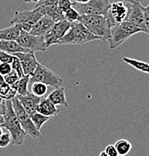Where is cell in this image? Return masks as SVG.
I'll return each mask as SVG.
<instances>
[{
    "label": "cell",
    "instance_id": "cell-1",
    "mask_svg": "<svg viewBox=\"0 0 149 156\" xmlns=\"http://www.w3.org/2000/svg\"><path fill=\"white\" fill-rule=\"evenodd\" d=\"M6 109L3 116V121L1 126L5 128L10 133L11 136V144L14 145L21 146L23 144L26 133L23 129L19 122L18 118L14 112L11 100L5 101Z\"/></svg>",
    "mask_w": 149,
    "mask_h": 156
},
{
    "label": "cell",
    "instance_id": "cell-2",
    "mask_svg": "<svg viewBox=\"0 0 149 156\" xmlns=\"http://www.w3.org/2000/svg\"><path fill=\"white\" fill-rule=\"evenodd\" d=\"M92 34L100 38V41H108L111 35L112 26L103 15H80V20Z\"/></svg>",
    "mask_w": 149,
    "mask_h": 156
},
{
    "label": "cell",
    "instance_id": "cell-3",
    "mask_svg": "<svg viewBox=\"0 0 149 156\" xmlns=\"http://www.w3.org/2000/svg\"><path fill=\"white\" fill-rule=\"evenodd\" d=\"M100 40L88 30L80 22L74 23L71 29L63 38H61L56 44L59 45H82L93 41Z\"/></svg>",
    "mask_w": 149,
    "mask_h": 156
},
{
    "label": "cell",
    "instance_id": "cell-4",
    "mask_svg": "<svg viewBox=\"0 0 149 156\" xmlns=\"http://www.w3.org/2000/svg\"><path fill=\"white\" fill-rule=\"evenodd\" d=\"M139 32H142V31L127 21L113 27L111 28L110 38L108 40L109 48L111 50L118 48L127 39Z\"/></svg>",
    "mask_w": 149,
    "mask_h": 156
},
{
    "label": "cell",
    "instance_id": "cell-5",
    "mask_svg": "<svg viewBox=\"0 0 149 156\" xmlns=\"http://www.w3.org/2000/svg\"><path fill=\"white\" fill-rule=\"evenodd\" d=\"M131 5L132 2L124 0H116L112 3L107 13L105 15L112 27L127 20Z\"/></svg>",
    "mask_w": 149,
    "mask_h": 156
},
{
    "label": "cell",
    "instance_id": "cell-6",
    "mask_svg": "<svg viewBox=\"0 0 149 156\" xmlns=\"http://www.w3.org/2000/svg\"><path fill=\"white\" fill-rule=\"evenodd\" d=\"M35 82L42 83L53 88H58L63 85V80L58 74L40 63H38L35 71L30 76L29 84Z\"/></svg>",
    "mask_w": 149,
    "mask_h": 156
},
{
    "label": "cell",
    "instance_id": "cell-7",
    "mask_svg": "<svg viewBox=\"0 0 149 156\" xmlns=\"http://www.w3.org/2000/svg\"><path fill=\"white\" fill-rule=\"evenodd\" d=\"M11 101H12L13 108H14V112H15L17 118H18L21 127L24 130V131L26 133L27 135H29L35 139L40 138V135H41L40 131L37 130V128L34 126L33 122L31 119V116L26 113L17 97L16 96L14 98L11 100Z\"/></svg>",
    "mask_w": 149,
    "mask_h": 156
},
{
    "label": "cell",
    "instance_id": "cell-8",
    "mask_svg": "<svg viewBox=\"0 0 149 156\" xmlns=\"http://www.w3.org/2000/svg\"><path fill=\"white\" fill-rule=\"evenodd\" d=\"M110 5L109 0H90L85 4H79L74 2L72 7L77 10L80 15L105 16Z\"/></svg>",
    "mask_w": 149,
    "mask_h": 156
},
{
    "label": "cell",
    "instance_id": "cell-9",
    "mask_svg": "<svg viewBox=\"0 0 149 156\" xmlns=\"http://www.w3.org/2000/svg\"><path fill=\"white\" fill-rule=\"evenodd\" d=\"M43 16L39 7L35 8V9L32 11H16L14 12V17L11 20V23L18 24L22 29L29 32L37 21Z\"/></svg>",
    "mask_w": 149,
    "mask_h": 156
},
{
    "label": "cell",
    "instance_id": "cell-10",
    "mask_svg": "<svg viewBox=\"0 0 149 156\" xmlns=\"http://www.w3.org/2000/svg\"><path fill=\"white\" fill-rule=\"evenodd\" d=\"M17 41L23 48L28 49L34 53L36 51L44 52L48 49L44 42L43 36L34 35L23 29H21Z\"/></svg>",
    "mask_w": 149,
    "mask_h": 156
},
{
    "label": "cell",
    "instance_id": "cell-11",
    "mask_svg": "<svg viewBox=\"0 0 149 156\" xmlns=\"http://www.w3.org/2000/svg\"><path fill=\"white\" fill-rule=\"evenodd\" d=\"M73 23L63 19L55 23L51 29L43 35V39L47 48L53 44H56L61 38L66 35Z\"/></svg>",
    "mask_w": 149,
    "mask_h": 156
},
{
    "label": "cell",
    "instance_id": "cell-12",
    "mask_svg": "<svg viewBox=\"0 0 149 156\" xmlns=\"http://www.w3.org/2000/svg\"><path fill=\"white\" fill-rule=\"evenodd\" d=\"M144 11L145 7L142 5L141 2H132L130 11L126 21L140 29L142 32L149 35L148 30L145 27Z\"/></svg>",
    "mask_w": 149,
    "mask_h": 156
},
{
    "label": "cell",
    "instance_id": "cell-13",
    "mask_svg": "<svg viewBox=\"0 0 149 156\" xmlns=\"http://www.w3.org/2000/svg\"><path fill=\"white\" fill-rule=\"evenodd\" d=\"M12 55H14L20 59L23 71L25 75H32L39 63L37 61L34 52L16 53Z\"/></svg>",
    "mask_w": 149,
    "mask_h": 156
},
{
    "label": "cell",
    "instance_id": "cell-14",
    "mask_svg": "<svg viewBox=\"0 0 149 156\" xmlns=\"http://www.w3.org/2000/svg\"><path fill=\"white\" fill-rule=\"evenodd\" d=\"M17 97L20 101L22 106L29 116L37 112V109L42 99V97L36 96L30 92L26 95H17Z\"/></svg>",
    "mask_w": 149,
    "mask_h": 156
},
{
    "label": "cell",
    "instance_id": "cell-15",
    "mask_svg": "<svg viewBox=\"0 0 149 156\" xmlns=\"http://www.w3.org/2000/svg\"><path fill=\"white\" fill-rule=\"evenodd\" d=\"M55 21L47 16H43L38 20L30 30V33L37 36H43L55 24Z\"/></svg>",
    "mask_w": 149,
    "mask_h": 156
},
{
    "label": "cell",
    "instance_id": "cell-16",
    "mask_svg": "<svg viewBox=\"0 0 149 156\" xmlns=\"http://www.w3.org/2000/svg\"><path fill=\"white\" fill-rule=\"evenodd\" d=\"M37 112L41 113L47 116H54L60 113V109L56 107V105L52 103L47 98H42L39 105H38Z\"/></svg>",
    "mask_w": 149,
    "mask_h": 156
},
{
    "label": "cell",
    "instance_id": "cell-17",
    "mask_svg": "<svg viewBox=\"0 0 149 156\" xmlns=\"http://www.w3.org/2000/svg\"><path fill=\"white\" fill-rule=\"evenodd\" d=\"M0 50L6 52L10 54L16 53H28L32 52L26 48H23L17 41H3L0 40Z\"/></svg>",
    "mask_w": 149,
    "mask_h": 156
},
{
    "label": "cell",
    "instance_id": "cell-18",
    "mask_svg": "<svg viewBox=\"0 0 149 156\" xmlns=\"http://www.w3.org/2000/svg\"><path fill=\"white\" fill-rule=\"evenodd\" d=\"M47 98L55 105H61L66 107H68L65 96V89L61 86L58 88H55L54 90L52 91Z\"/></svg>",
    "mask_w": 149,
    "mask_h": 156
},
{
    "label": "cell",
    "instance_id": "cell-19",
    "mask_svg": "<svg viewBox=\"0 0 149 156\" xmlns=\"http://www.w3.org/2000/svg\"><path fill=\"white\" fill-rule=\"evenodd\" d=\"M21 27L18 24H14L11 27L0 29V40L17 41L21 32Z\"/></svg>",
    "mask_w": 149,
    "mask_h": 156
},
{
    "label": "cell",
    "instance_id": "cell-20",
    "mask_svg": "<svg viewBox=\"0 0 149 156\" xmlns=\"http://www.w3.org/2000/svg\"><path fill=\"white\" fill-rule=\"evenodd\" d=\"M123 61L128 66L135 68L137 71L149 74V63L128 57H124L123 58Z\"/></svg>",
    "mask_w": 149,
    "mask_h": 156
},
{
    "label": "cell",
    "instance_id": "cell-21",
    "mask_svg": "<svg viewBox=\"0 0 149 156\" xmlns=\"http://www.w3.org/2000/svg\"><path fill=\"white\" fill-rule=\"evenodd\" d=\"M29 80L30 75H24L23 77L20 78V80L14 86H11V87L15 88L18 95H26L29 93L28 89Z\"/></svg>",
    "mask_w": 149,
    "mask_h": 156
},
{
    "label": "cell",
    "instance_id": "cell-22",
    "mask_svg": "<svg viewBox=\"0 0 149 156\" xmlns=\"http://www.w3.org/2000/svg\"><path fill=\"white\" fill-rule=\"evenodd\" d=\"M17 95V92L15 88L8 84L7 83H3L0 85V96L4 100H12Z\"/></svg>",
    "mask_w": 149,
    "mask_h": 156
},
{
    "label": "cell",
    "instance_id": "cell-23",
    "mask_svg": "<svg viewBox=\"0 0 149 156\" xmlns=\"http://www.w3.org/2000/svg\"><path fill=\"white\" fill-rule=\"evenodd\" d=\"M119 156H126L128 155L132 149V144L126 139H121L114 144Z\"/></svg>",
    "mask_w": 149,
    "mask_h": 156
},
{
    "label": "cell",
    "instance_id": "cell-24",
    "mask_svg": "<svg viewBox=\"0 0 149 156\" xmlns=\"http://www.w3.org/2000/svg\"><path fill=\"white\" fill-rule=\"evenodd\" d=\"M30 116L34 126H35V128H36L37 130H38V131H40L42 126H43L50 118H51V117L50 116H44V115L38 113V112H35L34 114L31 115Z\"/></svg>",
    "mask_w": 149,
    "mask_h": 156
},
{
    "label": "cell",
    "instance_id": "cell-25",
    "mask_svg": "<svg viewBox=\"0 0 149 156\" xmlns=\"http://www.w3.org/2000/svg\"><path fill=\"white\" fill-rule=\"evenodd\" d=\"M48 90L47 85L42 83L35 82L32 84V93L38 97L43 98Z\"/></svg>",
    "mask_w": 149,
    "mask_h": 156
},
{
    "label": "cell",
    "instance_id": "cell-26",
    "mask_svg": "<svg viewBox=\"0 0 149 156\" xmlns=\"http://www.w3.org/2000/svg\"><path fill=\"white\" fill-rule=\"evenodd\" d=\"M64 14V19L68 20V22L71 23H74L79 22L80 17V14H79L78 11L73 7L71 9L67 10L63 13Z\"/></svg>",
    "mask_w": 149,
    "mask_h": 156
},
{
    "label": "cell",
    "instance_id": "cell-27",
    "mask_svg": "<svg viewBox=\"0 0 149 156\" xmlns=\"http://www.w3.org/2000/svg\"><path fill=\"white\" fill-rule=\"evenodd\" d=\"M4 80L5 82L7 83L8 84H9L10 86H14L20 80V77H19L18 74L12 69V71L9 74L4 76Z\"/></svg>",
    "mask_w": 149,
    "mask_h": 156
},
{
    "label": "cell",
    "instance_id": "cell-28",
    "mask_svg": "<svg viewBox=\"0 0 149 156\" xmlns=\"http://www.w3.org/2000/svg\"><path fill=\"white\" fill-rule=\"evenodd\" d=\"M11 68H12V69L14 70V71H15L18 74L20 78L23 77L24 75H25L23 73V71L22 66H21V62H20V59H19V58H17L16 56H14V60H13V62H11Z\"/></svg>",
    "mask_w": 149,
    "mask_h": 156
},
{
    "label": "cell",
    "instance_id": "cell-29",
    "mask_svg": "<svg viewBox=\"0 0 149 156\" xmlns=\"http://www.w3.org/2000/svg\"><path fill=\"white\" fill-rule=\"evenodd\" d=\"M73 2H74V0H59L57 6L60 11L64 13V11L72 7Z\"/></svg>",
    "mask_w": 149,
    "mask_h": 156
},
{
    "label": "cell",
    "instance_id": "cell-30",
    "mask_svg": "<svg viewBox=\"0 0 149 156\" xmlns=\"http://www.w3.org/2000/svg\"><path fill=\"white\" fill-rule=\"evenodd\" d=\"M11 143V136L9 132L3 133L0 137V148L7 147Z\"/></svg>",
    "mask_w": 149,
    "mask_h": 156
},
{
    "label": "cell",
    "instance_id": "cell-31",
    "mask_svg": "<svg viewBox=\"0 0 149 156\" xmlns=\"http://www.w3.org/2000/svg\"><path fill=\"white\" fill-rule=\"evenodd\" d=\"M14 55L0 50V62H5L11 64V62L14 60Z\"/></svg>",
    "mask_w": 149,
    "mask_h": 156
},
{
    "label": "cell",
    "instance_id": "cell-32",
    "mask_svg": "<svg viewBox=\"0 0 149 156\" xmlns=\"http://www.w3.org/2000/svg\"><path fill=\"white\" fill-rule=\"evenodd\" d=\"M12 71L11 64L5 62H0V74L2 76H5Z\"/></svg>",
    "mask_w": 149,
    "mask_h": 156
},
{
    "label": "cell",
    "instance_id": "cell-33",
    "mask_svg": "<svg viewBox=\"0 0 149 156\" xmlns=\"http://www.w3.org/2000/svg\"><path fill=\"white\" fill-rule=\"evenodd\" d=\"M59 0H40L35 5V8L38 6H46V5H57Z\"/></svg>",
    "mask_w": 149,
    "mask_h": 156
},
{
    "label": "cell",
    "instance_id": "cell-34",
    "mask_svg": "<svg viewBox=\"0 0 149 156\" xmlns=\"http://www.w3.org/2000/svg\"><path fill=\"white\" fill-rule=\"evenodd\" d=\"M105 152L109 156H119V153L117 152V149H116V146L113 144H109L105 148Z\"/></svg>",
    "mask_w": 149,
    "mask_h": 156
},
{
    "label": "cell",
    "instance_id": "cell-35",
    "mask_svg": "<svg viewBox=\"0 0 149 156\" xmlns=\"http://www.w3.org/2000/svg\"><path fill=\"white\" fill-rule=\"evenodd\" d=\"M5 109H6V103H5V100L2 98L1 96H0V115L2 116L3 114L5 112Z\"/></svg>",
    "mask_w": 149,
    "mask_h": 156
},
{
    "label": "cell",
    "instance_id": "cell-36",
    "mask_svg": "<svg viewBox=\"0 0 149 156\" xmlns=\"http://www.w3.org/2000/svg\"><path fill=\"white\" fill-rule=\"evenodd\" d=\"M145 27H146L147 29L149 32V9L148 7H145Z\"/></svg>",
    "mask_w": 149,
    "mask_h": 156
},
{
    "label": "cell",
    "instance_id": "cell-37",
    "mask_svg": "<svg viewBox=\"0 0 149 156\" xmlns=\"http://www.w3.org/2000/svg\"><path fill=\"white\" fill-rule=\"evenodd\" d=\"M90 0H74V2L79 3V4H85V3L88 2Z\"/></svg>",
    "mask_w": 149,
    "mask_h": 156
},
{
    "label": "cell",
    "instance_id": "cell-38",
    "mask_svg": "<svg viewBox=\"0 0 149 156\" xmlns=\"http://www.w3.org/2000/svg\"><path fill=\"white\" fill-rule=\"evenodd\" d=\"M124 1L129 2H142L143 0H124Z\"/></svg>",
    "mask_w": 149,
    "mask_h": 156
},
{
    "label": "cell",
    "instance_id": "cell-39",
    "mask_svg": "<svg viewBox=\"0 0 149 156\" xmlns=\"http://www.w3.org/2000/svg\"><path fill=\"white\" fill-rule=\"evenodd\" d=\"M23 1L25 2H29V3L35 2V3H37V2H38L40 0H23Z\"/></svg>",
    "mask_w": 149,
    "mask_h": 156
},
{
    "label": "cell",
    "instance_id": "cell-40",
    "mask_svg": "<svg viewBox=\"0 0 149 156\" xmlns=\"http://www.w3.org/2000/svg\"><path fill=\"white\" fill-rule=\"evenodd\" d=\"M3 83H5L4 77H3V76H2L1 74H0V85H1V84H2Z\"/></svg>",
    "mask_w": 149,
    "mask_h": 156
},
{
    "label": "cell",
    "instance_id": "cell-41",
    "mask_svg": "<svg viewBox=\"0 0 149 156\" xmlns=\"http://www.w3.org/2000/svg\"><path fill=\"white\" fill-rule=\"evenodd\" d=\"M99 156H109V155H108L106 153V152H105V151H103V152H100V154Z\"/></svg>",
    "mask_w": 149,
    "mask_h": 156
},
{
    "label": "cell",
    "instance_id": "cell-42",
    "mask_svg": "<svg viewBox=\"0 0 149 156\" xmlns=\"http://www.w3.org/2000/svg\"><path fill=\"white\" fill-rule=\"evenodd\" d=\"M2 127L1 126V125H0V137H1V136L2 135V134L4 133V131H3V129H2Z\"/></svg>",
    "mask_w": 149,
    "mask_h": 156
},
{
    "label": "cell",
    "instance_id": "cell-43",
    "mask_svg": "<svg viewBox=\"0 0 149 156\" xmlns=\"http://www.w3.org/2000/svg\"><path fill=\"white\" fill-rule=\"evenodd\" d=\"M2 121H3V116H2V115H0V124L2 122Z\"/></svg>",
    "mask_w": 149,
    "mask_h": 156
},
{
    "label": "cell",
    "instance_id": "cell-44",
    "mask_svg": "<svg viewBox=\"0 0 149 156\" xmlns=\"http://www.w3.org/2000/svg\"><path fill=\"white\" fill-rule=\"evenodd\" d=\"M148 9H149V5H148Z\"/></svg>",
    "mask_w": 149,
    "mask_h": 156
},
{
    "label": "cell",
    "instance_id": "cell-45",
    "mask_svg": "<svg viewBox=\"0 0 149 156\" xmlns=\"http://www.w3.org/2000/svg\"><path fill=\"white\" fill-rule=\"evenodd\" d=\"M74 156H77V155H74Z\"/></svg>",
    "mask_w": 149,
    "mask_h": 156
}]
</instances>
